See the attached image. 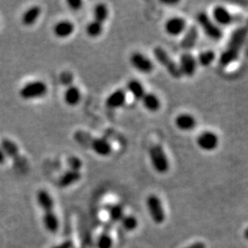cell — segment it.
Segmentation results:
<instances>
[{
  "mask_svg": "<svg viewBox=\"0 0 248 248\" xmlns=\"http://www.w3.org/2000/svg\"><path fill=\"white\" fill-rule=\"evenodd\" d=\"M248 37V28L241 27L235 30L231 36L229 44L227 45L225 51L222 53L220 57V64L222 66H227L232 62H234L238 56L240 52L247 42Z\"/></svg>",
  "mask_w": 248,
  "mask_h": 248,
  "instance_id": "obj_1",
  "label": "cell"
},
{
  "mask_svg": "<svg viewBox=\"0 0 248 248\" xmlns=\"http://www.w3.org/2000/svg\"><path fill=\"white\" fill-rule=\"evenodd\" d=\"M37 202L44 212V223L46 230L50 232H56L59 228L58 218L54 212V202L50 193L45 189H40L37 192Z\"/></svg>",
  "mask_w": 248,
  "mask_h": 248,
  "instance_id": "obj_2",
  "label": "cell"
},
{
  "mask_svg": "<svg viewBox=\"0 0 248 248\" xmlns=\"http://www.w3.org/2000/svg\"><path fill=\"white\" fill-rule=\"evenodd\" d=\"M108 17V9L104 3H98L94 9V17L86 28L87 34L91 38H98L103 31V26Z\"/></svg>",
  "mask_w": 248,
  "mask_h": 248,
  "instance_id": "obj_3",
  "label": "cell"
},
{
  "mask_svg": "<svg viewBox=\"0 0 248 248\" xmlns=\"http://www.w3.org/2000/svg\"><path fill=\"white\" fill-rule=\"evenodd\" d=\"M151 164L159 174H166L169 170V161L166 152L160 144L153 145L149 150Z\"/></svg>",
  "mask_w": 248,
  "mask_h": 248,
  "instance_id": "obj_4",
  "label": "cell"
},
{
  "mask_svg": "<svg viewBox=\"0 0 248 248\" xmlns=\"http://www.w3.org/2000/svg\"><path fill=\"white\" fill-rule=\"evenodd\" d=\"M154 56L157 60V62L167 69V71L169 72V75L172 78L177 79L182 77L178 64L169 56V53L162 47L158 46L154 49Z\"/></svg>",
  "mask_w": 248,
  "mask_h": 248,
  "instance_id": "obj_5",
  "label": "cell"
},
{
  "mask_svg": "<svg viewBox=\"0 0 248 248\" xmlns=\"http://www.w3.org/2000/svg\"><path fill=\"white\" fill-rule=\"evenodd\" d=\"M48 88L45 82L37 80L24 85L19 90V96L25 100H31L45 97Z\"/></svg>",
  "mask_w": 248,
  "mask_h": 248,
  "instance_id": "obj_6",
  "label": "cell"
},
{
  "mask_svg": "<svg viewBox=\"0 0 248 248\" xmlns=\"http://www.w3.org/2000/svg\"><path fill=\"white\" fill-rule=\"evenodd\" d=\"M197 20L200 26L202 28L205 34L214 41H218L222 38L221 29L209 17L205 12H200L197 16Z\"/></svg>",
  "mask_w": 248,
  "mask_h": 248,
  "instance_id": "obj_7",
  "label": "cell"
},
{
  "mask_svg": "<svg viewBox=\"0 0 248 248\" xmlns=\"http://www.w3.org/2000/svg\"><path fill=\"white\" fill-rule=\"evenodd\" d=\"M146 206L150 213L151 218L156 224H161L166 220V213L159 198L155 194H151L146 199Z\"/></svg>",
  "mask_w": 248,
  "mask_h": 248,
  "instance_id": "obj_8",
  "label": "cell"
},
{
  "mask_svg": "<svg viewBox=\"0 0 248 248\" xmlns=\"http://www.w3.org/2000/svg\"><path fill=\"white\" fill-rule=\"evenodd\" d=\"M0 148L4 152L5 155H8L9 157L14 160V163L18 169H25L26 161L20 156L18 145L15 142H12L9 139H3L0 142Z\"/></svg>",
  "mask_w": 248,
  "mask_h": 248,
  "instance_id": "obj_9",
  "label": "cell"
},
{
  "mask_svg": "<svg viewBox=\"0 0 248 248\" xmlns=\"http://www.w3.org/2000/svg\"><path fill=\"white\" fill-rule=\"evenodd\" d=\"M130 62L133 68L142 74H150L155 68V65L150 59L139 52H135L131 55Z\"/></svg>",
  "mask_w": 248,
  "mask_h": 248,
  "instance_id": "obj_10",
  "label": "cell"
},
{
  "mask_svg": "<svg viewBox=\"0 0 248 248\" xmlns=\"http://www.w3.org/2000/svg\"><path fill=\"white\" fill-rule=\"evenodd\" d=\"M198 62L195 57L190 53H183L179 59V70L182 76L191 78L195 75Z\"/></svg>",
  "mask_w": 248,
  "mask_h": 248,
  "instance_id": "obj_11",
  "label": "cell"
},
{
  "mask_svg": "<svg viewBox=\"0 0 248 248\" xmlns=\"http://www.w3.org/2000/svg\"><path fill=\"white\" fill-rule=\"evenodd\" d=\"M197 143L201 149L211 152L217 148L219 144V138L217 134L213 132H203L198 136Z\"/></svg>",
  "mask_w": 248,
  "mask_h": 248,
  "instance_id": "obj_12",
  "label": "cell"
},
{
  "mask_svg": "<svg viewBox=\"0 0 248 248\" xmlns=\"http://www.w3.org/2000/svg\"><path fill=\"white\" fill-rule=\"evenodd\" d=\"M186 22L184 18L174 17L169 18L165 24V30L169 35H180L186 29Z\"/></svg>",
  "mask_w": 248,
  "mask_h": 248,
  "instance_id": "obj_13",
  "label": "cell"
},
{
  "mask_svg": "<svg viewBox=\"0 0 248 248\" xmlns=\"http://www.w3.org/2000/svg\"><path fill=\"white\" fill-rule=\"evenodd\" d=\"M213 16L216 23L222 26H228L234 20V17L228 11V9L222 6H216L213 9Z\"/></svg>",
  "mask_w": 248,
  "mask_h": 248,
  "instance_id": "obj_14",
  "label": "cell"
},
{
  "mask_svg": "<svg viewBox=\"0 0 248 248\" xmlns=\"http://www.w3.org/2000/svg\"><path fill=\"white\" fill-rule=\"evenodd\" d=\"M75 31V25L70 20H61L53 27L54 35L61 39H65L71 36Z\"/></svg>",
  "mask_w": 248,
  "mask_h": 248,
  "instance_id": "obj_15",
  "label": "cell"
},
{
  "mask_svg": "<svg viewBox=\"0 0 248 248\" xmlns=\"http://www.w3.org/2000/svg\"><path fill=\"white\" fill-rule=\"evenodd\" d=\"M198 37H199L198 28L196 26L189 27V29L186 31L185 35L183 37V39L181 40V43H180L181 48L185 51H189V50L193 49L197 44Z\"/></svg>",
  "mask_w": 248,
  "mask_h": 248,
  "instance_id": "obj_16",
  "label": "cell"
},
{
  "mask_svg": "<svg viewBox=\"0 0 248 248\" xmlns=\"http://www.w3.org/2000/svg\"><path fill=\"white\" fill-rule=\"evenodd\" d=\"M175 124L180 131L188 132L195 129L197 121L193 116L188 113H181L176 118Z\"/></svg>",
  "mask_w": 248,
  "mask_h": 248,
  "instance_id": "obj_17",
  "label": "cell"
},
{
  "mask_svg": "<svg viewBox=\"0 0 248 248\" xmlns=\"http://www.w3.org/2000/svg\"><path fill=\"white\" fill-rule=\"evenodd\" d=\"M126 101V93L123 89H118L112 92L106 99V106L108 108L115 109L124 106Z\"/></svg>",
  "mask_w": 248,
  "mask_h": 248,
  "instance_id": "obj_18",
  "label": "cell"
},
{
  "mask_svg": "<svg viewBox=\"0 0 248 248\" xmlns=\"http://www.w3.org/2000/svg\"><path fill=\"white\" fill-rule=\"evenodd\" d=\"M82 177L80 170H76V169H69L67 170L62 177H60L58 181V186L62 188L70 186L78 182Z\"/></svg>",
  "mask_w": 248,
  "mask_h": 248,
  "instance_id": "obj_19",
  "label": "cell"
},
{
  "mask_svg": "<svg viewBox=\"0 0 248 248\" xmlns=\"http://www.w3.org/2000/svg\"><path fill=\"white\" fill-rule=\"evenodd\" d=\"M91 148L100 156H108L111 152V144L104 138H96L91 142Z\"/></svg>",
  "mask_w": 248,
  "mask_h": 248,
  "instance_id": "obj_20",
  "label": "cell"
},
{
  "mask_svg": "<svg viewBox=\"0 0 248 248\" xmlns=\"http://www.w3.org/2000/svg\"><path fill=\"white\" fill-rule=\"evenodd\" d=\"M42 13V9L40 6H32L27 9L21 17V22L24 26H32L35 24L37 19L40 18Z\"/></svg>",
  "mask_w": 248,
  "mask_h": 248,
  "instance_id": "obj_21",
  "label": "cell"
},
{
  "mask_svg": "<svg viewBox=\"0 0 248 248\" xmlns=\"http://www.w3.org/2000/svg\"><path fill=\"white\" fill-rule=\"evenodd\" d=\"M127 89L136 100H142L144 95L146 94L142 83L137 79L130 80L127 84Z\"/></svg>",
  "mask_w": 248,
  "mask_h": 248,
  "instance_id": "obj_22",
  "label": "cell"
},
{
  "mask_svg": "<svg viewBox=\"0 0 248 248\" xmlns=\"http://www.w3.org/2000/svg\"><path fill=\"white\" fill-rule=\"evenodd\" d=\"M64 101L67 105L77 106L81 100V92L78 87H69L64 92Z\"/></svg>",
  "mask_w": 248,
  "mask_h": 248,
  "instance_id": "obj_23",
  "label": "cell"
},
{
  "mask_svg": "<svg viewBox=\"0 0 248 248\" xmlns=\"http://www.w3.org/2000/svg\"><path fill=\"white\" fill-rule=\"evenodd\" d=\"M141 101L144 108L152 112L157 111L161 107L159 98L153 93H146Z\"/></svg>",
  "mask_w": 248,
  "mask_h": 248,
  "instance_id": "obj_24",
  "label": "cell"
},
{
  "mask_svg": "<svg viewBox=\"0 0 248 248\" xmlns=\"http://www.w3.org/2000/svg\"><path fill=\"white\" fill-rule=\"evenodd\" d=\"M214 60H215V53H213V51H204L199 54L197 62L202 66L206 67L212 64Z\"/></svg>",
  "mask_w": 248,
  "mask_h": 248,
  "instance_id": "obj_25",
  "label": "cell"
},
{
  "mask_svg": "<svg viewBox=\"0 0 248 248\" xmlns=\"http://www.w3.org/2000/svg\"><path fill=\"white\" fill-rule=\"evenodd\" d=\"M109 217L113 222H121L124 216V208L121 205H113L108 208Z\"/></svg>",
  "mask_w": 248,
  "mask_h": 248,
  "instance_id": "obj_26",
  "label": "cell"
},
{
  "mask_svg": "<svg viewBox=\"0 0 248 248\" xmlns=\"http://www.w3.org/2000/svg\"><path fill=\"white\" fill-rule=\"evenodd\" d=\"M121 223H122L124 229L126 231H129V232L135 230L138 226V221H137L136 217L133 216V215L124 216L123 220L121 221Z\"/></svg>",
  "mask_w": 248,
  "mask_h": 248,
  "instance_id": "obj_27",
  "label": "cell"
},
{
  "mask_svg": "<svg viewBox=\"0 0 248 248\" xmlns=\"http://www.w3.org/2000/svg\"><path fill=\"white\" fill-rule=\"evenodd\" d=\"M113 245V241L108 232H102L98 238L97 246L98 248H111Z\"/></svg>",
  "mask_w": 248,
  "mask_h": 248,
  "instance_id": "obj_28",
  "label": "cell"
},
{
  "mask_svg": "<svg viewBox=\"0 0 248 248\" xmlns=\"http://www.w3.org/2000/svg\"><path fill=\"white\" fill-rule=\"evenodd\" d=\"M68 164H69V167L71 169L80 170L82 168V161L78 157H71L68 161Z\"/></svg>",
  "mask_w": 248,
  "mask_h": 248,
  "instance_id": "obj_29",
  "label": "cell"
},
{
  "mask_svg": "<svg viewBox=\"0 0 248 248\" xmlns=\"http://www.w3.org/2000/svg\"><path fill=\"white\" fill-rule=\"evenodd\" d=\"M67 5L69 6V8L74 10V11H78L82 8L83 6V2L81 0H68L67 1Z\"/></svg>",
  "mask_w": 248,
  "mask_h": 248,
  "instance_id": "obj_30",
  "label": "cell"
},
{
  "mask_svg": "<svg viewBox=\"0 0 248 248\" xmlns=\"http://www.w3.org/2000/svg\"><path fill=\"white\" fill-rule=\"evenodd\" d=\"M52 248H73V242L71 240H67V241L62 242V244L57 245Z\"/></svg>",
  "mask_w": 248,
  "mask_h": 248,
  "instance_id": "obj_31",
  "label": "cell"
},
{
  "mask_svg": "<svg viewBox=\"0 0 248 248\" xmlns=\"http://www.w3.org/2000/svg\"><path fill=\"white\" fill-rule=\"evenodd\" d=\"M185 248H207L203 242H195Z\"/></svg>",
  "mask_w": 248,
  "mask_h": 248,
  "instance_id": "obj_32",
  "label": "cell"
},
{
  "mask_svg": "<svg viewBox=\"0 0 248 248\" xmlns=\"http://www.w3.org/2000/svg\"><path fill=\"white\" fill-rule=\"evenodd\" d=\"M6 161V155L4 154V152L0 148V165H3Z\"/></svg>",
  "mask_w": 248,
  "mask_h": 248,
  "instance_id": "obj_33",
  "label": "cell"
},
{
  "mask_svg": "<svg viewBox=\"0 0 248 248\" xmlns=\"http://www.w3.org/2000/svg\"><path fill=\"white\" fill-rule=\"evenodd\" d=\"M244 237L248 241V227L246 230L244 231Z\"/></svg>",
  "mask_w": 248,
  "mask_h": 248,
  "instance_id": "obj_34",
  "label": "cell"
},
{
  "mask_svg": "<svg viewBox=\"0 0 248 248\" xmlns=\"http://www.w3.org/2000/svg\"><path fill=\"white\" fill-rule=\"evenodd\" d=\"M245 53H246V55L248 57V45H247V47H246V50H245Z\"/></svg>",
  "mask_w": 248,
  "mask_h": 248,
  "instance_id": "obj_35",
  "label": "cell"
}]
</instances>
